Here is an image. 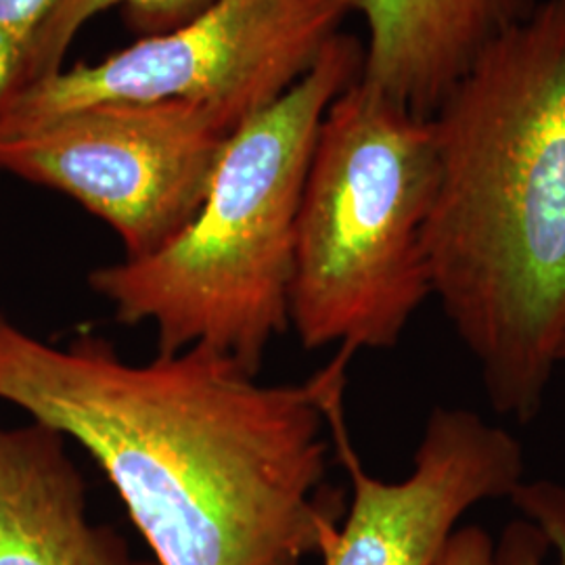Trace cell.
Listing matches in <instances>:
<instances>
[{
	"mask_svg": "<svg viewBox=\"0 0 565 565\" xmlns=\"http://www.w3.org/2000/svg\"><path fill=\"white\" fill-rule=\"evenodd\" d=\"M57 0H0V111L21 90L23 70Z\"/></svg>",
	"mask_w": 565,
	"mask_h": 565,
	"instance_id": "cell-12",
	"label": "cell"
},
{
	"mask_svg": "<svg viewBox=\"0 0 565 565\" xmlns=\"http://www.w3.org/2000/svg\"><path fill=\"white\" fill-rule=\"evenodd\" d=\"M0 565H156L88 518L86 484L65 436L0 427Z\"/></svg>",
	"mask_w": 565,
	"mask_h": 565,
	"instance_id": "cell-8",
	"label": "cell"
},
{
	"mask_svg": "<svg viewBox=\"0 0 565 565\" xmlns=\"http://www.w3.org/2000/svg\"><path fill=\"white\" fill-rule=\"evenodd\" d=\"M438 182L431 116L352 82L324 114L296 228L289 324L303 348L396 345L431 296L425 226Z\"/></svg>",
	"mask_w": 565,
	"mask_h": 565,
	"instance_id": "cell-4",
	"label": "cell"
},
{
	"mask_svg": "<svg viewBox=\"0 0 565 565\" xmlns=\"http://www.w3.org/2000/svg\"><path fill=\"white\" fill-rule=\"evenodd\" d=\"M509 499L524 518L494 541V565H565V486L522 482Z\"/></svg>",
	"mask_w": 565,
	"mask_h": 565,
	"instance_id": "cell-11",
	"label": "cell"
},
{
	"mask_svg": "<svg viewBox=\"0 0 565 565\" xmlns=\"http://www.w3.org/2000/svg\"><path fill=\"white\" fill-rule=\"evenodd\" d=\"M363 44L340 34L312 70L224 145L198 216L160 252L95 268L90 287L120 323H151L160 354L195 343L258 375L289 327L296 228L329 105L363 72Z\"/></svg>",
	"mask_w": 565,
	"mask_h": 565,
	"instance_id": "cell-3",
	"label": "cell"
},
{
	"mask_svg": "<svg viewBox=\"0 0 565 565\" xmlns=\"http://www.w3.org/2000/svg\"><path fill=\"white\" fill-rule=\"evenodd\" d=\"M562 363H565V348H564V352H562Z\"/></svg>",
	"mask_w": 565,
	"mask_h": 565,
	"instance_id": "cell-14",
	"label": "cell"
},
{
	"mask_svg": "<svg viewBox=\"0 0 565 565\" xmlns=\"http://www.w3.org/2000/svg\"><path fill=\"white\" fill-rule=\"evenodd\" d=\"M214 0H57L30 49L21 90L63 70V61L82 28L103 11L120 7L137 39L162 36L202 15Z\"/></svg>",
	"mask_w": 565,
	"mask_h": 565,
	"instance_id": "cell-10",
	"label": "cell"
},
{
	"mask_svg": "<svg viewBox=\"0 0 565 565\" xmlns=\"http://www.w3.org/2000/svg\"><path fill=\"white\" fill-rule=\"evenodd\" d=\"M436 565H494V541L480 525L457 527Z\"/></svg>",
	"mask_w": 565,
	"mask_h": 565,
	"instance_id": "cell-13",
	"label": "cell"
},
{
	"mask_svg": "<svg viewBox=\"0 0 565 565\" xmlns=\"http://www.w3.org/2000/svg\"><path fill=\"white\" fill-rule=\"evenodd\" d=\"M352 13L356 0H214L168 34L25 86L0 111V137L97 103L168 99L237 130L302 81Z\"/></svg>",
	"mask_w": 565,
	"mask_h": 565,
	"instance_id": "cell-5",
	"label": "cell"
},
{
	"mask_svg": "<svg viewBox=\"0 0 565 565\" xmlns=\"http://www.w3.org/2000/svg\"><path fill=\"white\" fill-rule=\"evenodd\" d=\"M327 424L352 501L319 553L324 565H436L469 509L511 497L524 482L518 438L467 408L431 411L413 471L401 482L366 473L348 436L343 387L329 398Z\"/></svg>",
	"mask_w": 565,
	"mask_h": 565,
	"instance_id": "cell-7",
	"label": "cell"
},
{
	"mask_svg": "<svg viewBox=\"0 0 565 565\" xmlns=\"http://www.w3.org/2000/svg\"><path fill=\"white\" fill-rule=\"evenodd\" d=\"M352 354L264 385L195 343L151 363L78 335L55 348L0 315V398L74 438L118 490L158 565H303L345 515L327 486L329 398Z\"/></svg>",
	"mask_w": 565,
	"mask_h": 565,
	"instance_id": "cell-1",
	"label": "cell"
},
{
	"mask_svg": "<svg viewBox=\"0 0 565 565\" xmlns=\"http://www.w3.org/2000/svg\"><path fill=\"white\" fill-rule=\"evenodd\" d=\"M431 124V296L492 408L530 424L565 348V0L490 42Z\"/></svg>",
	"mask_w": 565,
	"mask_h": 565,
	"instance_id": "cell-2",
	"label": "cell"
},
{
	"mask_svg": "<svg viewBox=\"0 0 565 565\" xmlns=\"http://www.w3.org/2000/svg\"><path fill=\"white\" fill-rule=\"evenodd\" d=\"M539 0H356L361 81L429 118L486 46Z\"/></svg>",
	"mask_w": 565,
	"mask_h": 565,
	"instance_id": "cell-9",
	"label": "cell"
},
{
	"mask_svg": "<svg viewBox=\"0 0 565 565\" xmlns=\"http://www.w3.org/2000/svg\"><path fill=\"white\" fill-rule=\"evenodd\" d=\"M233 132L198 103H97L0 137V170L70 195L141 260L198 216Z\"/></svg>",
	"mask_w": 565,
	"mask_h": 565,
	"instance_id": "cell-6",
	"label": "cell"
}]
</instances>
